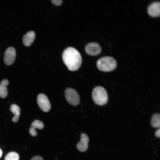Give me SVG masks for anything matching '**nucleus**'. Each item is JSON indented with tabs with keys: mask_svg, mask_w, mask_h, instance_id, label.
Masks as SVG:
<instances>
[{
	"mask_svg": "<svg viewBox=\"0 0 160 160\" xmlns=\"http://www.w3.org/2000/svg\"><path fill=\"white\" fill-rule=\"evenodd\" d=\"M31 160H43V159L40 156H36L33 157Z\"/></svg>",
	"mask_w": 160,
	"mask_h": 160,
	"instance_id": "obj_17",
	"label": "nucleus"
},
{
	"mask_svg": "<svg viewBox=\"0 0 160 160\" xmlns=\"http://www.w3.org/2000/svg\"><path fill=\"white\" fill-rule=\"evenodd\" d=\"M2 155V151L0 149V158L1 157Z\"/></svg>",
	"mask_w": 160,
	"mask_h": 160,
	"instance_id": "obj_19",
	"label": "nucleus"
},
{
	"mask_svg": "<svg viewBox=\"0 0 160 160\" xmlns=\"http://www.w3.org/2000/svg\"><path fill=\"white\" fill-rule=\"evenodd\" d=\"M11 111L14 115L12 118V121L13 122H17L19 117L20 114V107L15 104H12L10 107Z\"/></svg>",
	"mask_w": 160,
	"mask_h": 160,
	"instance_id": "obj_13",
	"label": "nucleus"
},
{
	"mask_svg": "<svg viewBox=\"0 0 160 160\" xmlns=\"http://www.w3.org/2000/svg\"><path fill=\"white\" fill-rule=\"evenodd\" d=\"M85 50L89 55L95 56L100 53L101 48L98 44L96 42H91L86 45Z\"/></svg>",
	"mask_w": 160,
	"mask_h": 160,
	"instance_id": "obj_7",
	"label": "nucleus"
},
{
	"mask_svg": "<svg viewBox=\"0 0 160 160\" xmlns=\"http://www.w3.org/2000/svg\"><path fill=\"white\" fill-rule=\"evenodd\" d=\"M148 12L149 15L152 17L159 16L160 15V3L156 2L152 3L148 7Z\"/></svg>",
	"mask_w": 160,
	"mask_h": 160,
	"instance_id": "obj_9",
	"label": "nucleus"
},
{
	"mask_svg": "<svg viewBox=\"0 0 160 160\" xmlns=\"http://www.w3.org/2000/svg\"><path fill=\"white\" fill-rule=\"evenodd\" d=\"M16 51L13 47H9L6 50L4 57V61L7 65H11L15 61L16 57Z\"/></svg>",
	"mask_w": 160,
	"mask_h": 160,
	"instance_id": "obj_6",
	"label": "nucleus"
},
{
	"mask_svg": "<svg viewBox=\"0 0 160 160\" xmlns=\"http://www.w3.org/2000/svg\"><path fill=\"white\" fill-rule=\"evenodd\" d=\"M35 37V32L33 31H30L25 35L23 37V42L26 47L30 46L33 42Z\"/></svg>",
	"mask_w": 160,
	"mask_h": 160,
	"instance_id": "obj_11",
	"label": "nucleus"
},
{
	"mask_svg": "<svg viewBox=\"0 0 160 160\" xmlns=\"http://www.w3.org/2000/svg\"><path fill=\"white\" fill-rule=\"evenodd\" d=\"M97 66L100 71L110 72L115 69L117 66V62L113 57L105 56L101 58L97 62Z\"/></svg>",
	"mask_w": 160,
	"mask_h": 160,
	"instance_id": "obj_2",
	"label": "nucleus"
},
{
	"mask_svg": "<svg viewBox=\"0 0 160 160\" xmlns=\"http://www.w3.org/2000/svg\"><path fill=\"white\" fill-rule=\"evenodd\" d=\"M151 124L153 127L160 128V115L159 113L155 114L152 116L151 121Z\"/></svg>",
	"mask_w": 160,
	"mask_h": 160,
	"instance_id": "obj_14",
	"label": "nucleus"
},
{
	"mask_svg": "<svg viewBox=\"0 0 160 160\" xmlns=\"http://www.w3.org/2000/svg\"><path fill=\"white\" fill-rule=\"evenodd\" d=\"M81 140L76 145L78 150L81 152L86 151L88 147V145L89 139L88 135L86 134L83 133L81 134Z\"/></svg>",
	"mask_w": 160,
	"mask_h": 160,
	"instance_id": "obj_8",
	"label": "nucleus"
},
{
	"mask_svg": "<svg viewBox=\"0 0 160 160\" xmlns=\"http://www.w3.org/2000/svg\"><path fill=\"white\" fill-rule=\"evenodd\" d=\"M37 102L41 109L44 112L49 111L51 109V105L47 97L43 94H39Z\"/></svg>",
	"mask_w": 160,
	"mask_h": 160,
	"instance_id": "obj_5",
	"label": "nucleus"
},
{
	"mask_svg": "<svg viewBox=\"0 0 160 160\" xmlns=\"http://www.w3.org/2000/svg\"><path fill=\"white\" fill-rule=\"evenodd\" d=\"M51 1L54 4L57 6H60L63 3L62 0H51Z\"/></svg>",
	"mask_w": 160,
	"mask_h": 160,
	"instance_id": "obj_16",
	"label": "nucleus"
},
{
	"mask_svg": "<svg viewBox=\"0 0 160 160\" xmlns=\"http://www.w3.org/2000/svg\"><path fill=\"white\" fill-rule=\"evenodd\" d=\"M19 156L16 153L14 152H9L6 156L4 160H19Z\"/></svg>",
	"mask_w": 160,
	"mask_h": 160,
	"instance_id": "obj_15",
	"label": "nucleus"
},
{
	"mask_svg": "<svg viewBox=\"0 0 160 160\" xmlns=\"http://www.w3.org/2000/svg\"><path fill=\"white\" fill-rule=\"evenodd\" d=\"M160 129H158L156 130L155 133V135L157 137H159L160 136Z\"/></svg>",
	"mask_w": 160,
	"mask_h": 160,
	"instance_id": "obj_18",
	"label": "nucleus"
},
{
	"mask_svg": "<svg viewBox=\"0 0 160 160\" xmlns=\"http://www.w3.org/2000/svg\"><path fill=\"white\" fill-rule=\"evenodd\" d=\"M9 82L7 79L2 80L0 83V97L3 98H5L8 95L7 86Z\"/></svg>",
	"mask_w": 160,
	"mask_h": 160,
	"instance_id": "obj_12",
	"label": "nucleus"
},
{
	"mask_svg": "<svg viewBox=\"0 0 160 160\" xmlns=\"http://www.w3.org/2000/svg\"><path fill=\"white\" fill-rule=\"evenodd\" d=\"M92 97L94 102L97 105H103L108 102V97L105 89L101 86H97L93 89Z\"/></svg>",
	"mask_w": 160,
	"mask_h": 160,
	"instance_id": "obj_3",
	"label": "nucleus"
},
{
	"mask_svg": "<svg viewBox=\"0 0 160 160\" xmlns=\"http://www.w3.org/2000/svg\"><path fill=\"white\" fill-rule=\"evenodd\" d=\"M44 124L42 122L39 120H35L32 123L29 129V133L33 136H35L37 135V132L35 129L38 128L42 129L44 127Z\"/></svg>",
	"mask_w": 160,
	"mask_h": 160,
	"instance_id": "obj_10",
	"label": "nucleus"
},
{
	"mask_svg": "<svg viewBox=\"0 0 160 160\" xmlns=\"http://www.w3.org/2000/svg\"><path fill=\"white\" fill-rule=\"evenodd\" d=\"M62 58L68 69L71 71L78 70L81 66L82 59L81 55L76 49L71 47L66 49L62 54Z\"/></svg>",
	"mask_w": 160,
	"mask_h": 160,
	"instance_id": "obj_1",
	"label": "nucleus"
},
{
	"mask_svg": "<svg viewBox=\"0 0 160 160\" xmlns=\"http://www.w3.org/2000/svg\"><path fill=\"white\" fill-rule=\"evenodd\" d=\"M65 94L67 101L71 105L76 106L80 102V97L77 92L71 88H67L65 91Z\"/></svg>",
	"mask_w": 160,
	"mask_h": 160,
	"instance_id": "obj_4",
	"label": "nucleus"
}]
</instances>
